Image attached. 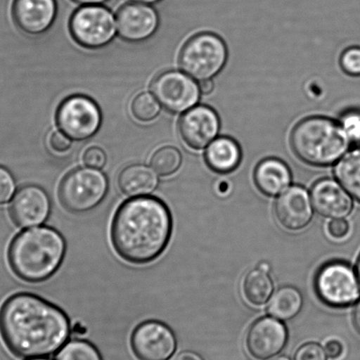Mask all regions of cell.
<instances>
[{"instance_id": "cell-42", "label": "cell", "mask_w": 360, "mask_h": 360, "mask_svg": "<svg viewBox=\"0 0 360 360\" xmlns=\"http://www.w3.org/2000/svg\"><path fill=\"white\" fill-rule=\"evenodd\" d=\"M356 272H358V277L360 282V257L359 258L358 264H356Z\"/></svg>"}, {"instance_id": "cell-24", "label": "cell", "mask_w": 360, "mask_h": 360, "mask_svg": "<svg viewBox=\"0 0 360 360\" xmlns=\"http://www.w3.org/2000/svg\"><path fill=\"white\" fill-rule=\"evenodd\" d=\"M274 291V283L267 272L253 270L246 276L243 283V292L249 302L255 306L266 303Z\"/></svg>"}, {"instance_id": "cell-44", "label": "cell", "mask_w": 360, "mask_h": 360, "mask_svg": "<svg viewBox=\"0 0 360 360\" xmlns=\"http://www.w3.org/2000/svg\"><path fill=\"white\" fill-rule=\"evenodd\" d=\"M34 360H46V359H34Z\"/></svg>"}, {"instance_id": "cell-31", "label": "cell", "mask_w": 360, "mask_h": 360, "mask_svg": "<svg viewBox=\"0 0 360 360\" xmlns=\"http://www.w3.org/2000/svg\"><path fill=\"white\" fill-rule=\"evenodd\" d=\"M295 360H327V354L321 345L309 342L297 349Z\"/></svg>"}, {"instance_id": "cell-39", "label": "cell", "mask_w": 360, "mask_h": 360, "mask_svg": "<svg viewBox=\"0 0 360 360\" xmlns=\"http://www.w3.org/2000/svg\"><path fill=\"white\" fill-rule=\"evenodd\" d=\"M353 321H354L356 330L360 333V302L356 305L354 314H353Z\"/></svg>"}, {"instance_id": "cell-37", "label": "cell", "mask_w": 360, "mask_h": 360, "mask_svg": "<svg viewBox=\"0 0 360 360\" xmlns=\"http://www.w3.org/2000/svg\"><path fill=\"white\" fill-rule=\"evenodd\" d=\"M72 1L79 5L94 6L103 4V3L108 1V0H72Z\"/></svg>"}, {"instance_id": "cell-1", "label": "cell", "mask_w": 360, "mask_h": 360, "mask_svg": "<svg viewBox=\"0 0 360 360\" xmlns=\"http://www.w3.org/2000/svg\"><path fill=\"white\" fill-rule=\"evenodd\" d=\"M71 331L65 311L33 293H16L0 309V333L11 352L22 358L54 354Z\"/></svg>"}, {"instance_id": "cell-18", "label": "cell", "mask_w": 360, "mask_h": 360, "mask_svg": "<svg viewBox=\"0 0 360 360\" xmlns=\"http://www.w3.org/2000/svg\"><path fill=\"white\" fill-rule=\"evenodd\" d=\"M311 198L316 211L326 218L341 219L352 212L351 198L334 180L318 181L311 191Z\"/></svg>"}, {"instance_id": "cell-22", "label": "cell", "mask_w": 360, "mask_h": 360, "mask_svg": "<svg viewBox=\"0 0 360 360\" xmlns=\"http://www.w3.org/2000/svg\"><path fill=\"white\" fill-rule=\"evenodd\" d=\"M339 183L360 202V148L346 153L335 167Z\"/></svg>"}, {"instance_id": "cell-6", "label": "cell", "mask_w": 360, "mask_h": 360, "mask_svg": "<svg viewBox=\"0 0 360 360\" xmlns=\"http://www.w3.org/2000/svg\"><path fill=\"white\" fill-rule=\"evenodd\" d=\"M227 50L221 38L211 33L197 34L181 49V68L191 78L204 82L218 75L225 66Z\"/></svg>"}, {"instance_id": "cell-40", "label": "cell", "mask_w": 360, "mask_h": 360, "mask_svg": "<svg viewBox=\"0 0 360 360\" xmlns=\"http://www.w3.org/2000/svg\"><path fill=\"white\" fill-rule=\"evenodd\" d=\"M131 3H141V4H155V3H158L160 0H129Z\"/></svg>"}, {"instance_id": "cell-30", "label": "cell", "mask_w": 360, "mask_h": 360, "mask_svg": "<svg viewBox=\"0 0 360 360\" xmlns=\"http://www.w3.org/2000/svg\"><path fill=\"white\" fill-rule=\"evenodd\" d=\"M341 68L351 76L360 75V48L347 49L341 56Z\"/></svg>"}, {"instance_id": "cell-25", "label": "cell", "mask_w": 360, "mask_h": 360, "mask_svg": "<svg viewBox=\"0 0 360 360\" xmlns=\"http://www.w3.org/2000/svg\"><path fill=\"white\" fill-rule=\"evenodd\" d=\"M181 164V153L173 146H164L157 150L151 158L153 169L160 176H169L176 173Z\"/></svg>"}, {"instance_id": "cell-33", "label": "cell", "mask_w": 360, "mask_h": 360, "mask_svg": "<svg viewBox=\"0 0 360 360\" xmlns=\"http://www.w3.org/2000/svg\"><path fill=\"white\" fill-rule=\"evenodd\" d=\"M72 139L60 131H56L50 138V146L53 151L57 153H65L72 148Z\"/></svg>"}, {"instance_id": "cell-34", "label": "cell", "mask_w": 360, "mask_h": 360, "mask_svg": "<svg viewBox=\"0 0 360 360\" xmlns=\"http://www.w3.org/2000/svg\"><path fill=\"white\" fill-rule=\"evenodd\" d=\"M328 232L334 239H342V238H345L348 234V223L346 220L341 219L331 220L328 225Z\"/></svg>"}, {"instance_id": "cell-17", "label": "cell", "mask_w": 360, "mask_h": 360, "mask_svg": "<svg viewBox=\"0 0 360 360\" xmlns=\"http://www.w3.org/2000/svg\"><path fill=\"white\" fill-rule=\"evenodd\" d=\"M275 215L279 224L288 230L298 231L309 225L313 210L305 188L293 186L283 192L276 202Z\"/></svg>"}, {"instance_id": "cell-19", "label": "cell", "mask_w": 360, "mask_h": 360, "mask_svg": "<svg viewBox=\"0 0 360 360\" xmlns=\"http://www.w3.org/2000/svg\"><path fill=\"white\" fill-rule=\"evenodd\" d=\"M291 181V171L281 160H264L258 164L255 171V181L257 188L264 194L271 197L286 190Z\"/></svg>"}, {"instance_id": "cell-12", "label": "cell", "mask_w": 360, "mask_h": 360, "mask_svg": "<svg viewBox=\"0 0 360 360\" xmlns=\"http://www.w3.org/2000/svg\"><path fill=\"white\" fill-rule=\"evenodd\" d=\"M51 202L47 192L37 185L20 188L10 206V216L20 229L37 226L50 216Z\"/></svg>"}, {"instance_id": "cell-10", "label": "cell", "mask_w": 360, "mask_h": 360, "mask_svg": "<svg viewBox=\"0 0 360 360\" xmlns=\"http://www.w3.org/2000/svg\"><path fill=\"white\" fill-rule=\"evenodd\" d=\"M153 96L170 113L190 110L198 103L200 87L193 78L178 71H167L157 76L151 85Z\"/></svg>"}, {"instance_id": "cell-38", "label": "cell", "mask_w": 360, "mask_h": 360, "mask_svg": "<svg viewBox=\"0 0 360 360\" xmlns=\"http://www.w3.org/2000/svg\"><path fill=\"white\" fill-rule=\"evenodd\" d=\"M200 91L204 94L211 93L213 89V83L211 79L204 80V82H201Z\"/></svg>"}, {"instance_id": "cell-11", "label": "cell", "mask_w": 360, "mask_h": 360, "mask_svg": "<svg viewBox=\"0 0 360 360\" xmlns=\"http://www.w3.org/2000/svg\"><path fill=\"white\" fill-rule=\"evenodd\" d=\"M131 348L139 360H169L176 349V338L162 321L150 320L139 324L131 335Z\"/></svg>"}, {"instance_id": "cell-3", "label": "cell", "mask_w": 360, "mask_h": 360, "mask_svg": "<svg viewBox=\"0 0 360 360\" xmlns=\"http://www.w3.org/2000/svg\"><path fill=\"white\" fill-rule=\"evenodd\" d=\"M65 254L62 234L52 227L40 226L17 234L9 247L8 261L17 277L37 284L56 274Z\"/></svg>"}, {"instance_id": "cell-8", "label": "cell", "mask_w": 360, "mask_h": 360, "mask_svg": "<svg viewBox=\"0 0 360 360\" xmlns=\"http://www.w3.org/2000/svg\"><path fill=\"white\" fill-rule=\"evenodd\" d=\"M70 31L77 43L86 49L106 46L115 36V22L110 9L99 5L77 9L70 20Z\"/></svg>"}, {"instance_id": "cell-32", "label": "cell", "mask_w": 360, "mask_h": 360, "mask_svg": "<svg viewBox=\"0 0 360 360\" xmlns=\"http://www.w3.org/2000/svg\"><path fill=\"white\" fill-rule=\"evenodd\" d=\"M83 162L91 169H103L107 162L106 153L98 146H91L84 153Z\"/></svg>"}, {"instance_id": "cell-4", "label": "cell", "mask_w": 360, "mask_h": 360, "mask_svg": "<svg viewBox=\"0 0 360 360\" xmlns=\"http://www.w3.org/2000/svg\"><path fill=\"white\" fill-rule=\"evenodd\" d=\"M293 151L302 162L327 167L345 155L349 141L340 124L326 117L304 119L292 134Z\"/></svg>"}, {"instance_id": "cell-14", "label": "cell", "mask_w": 360, "mask_h": 360, "mask_svg": "<svg viewBox=\"0 0 360 360\" xmlns=\"http://www.w3.org/2000/svg\"><path fill=\"white\" fill-rule=\"evenodd\" d=\"M286 342L288 330L285 325L270 317L257 321L247 335L248 351L258 360H267L278 355Z\"/></svg>"}, {"instance_id": "cell-29", "label": "cell", "mask_w": 360, "mask_h": 360, "mask_svg": "<svg viewBox=\"0 0 360 360\" xmlns=\"http://www.w3.org/2000/svg\"><path fill=\"white\" fill-rule=\"evenodd\" d=\"M15 190V177L8 169L0 166V205L8 204Z\"/></svg>"}, {"instance_id": "cell-20", "label": "cell", "mask_w": 360, "mask_h": 360, "mask_svg": "<svg viewBox=\"0 0 360 360\" xmlns=\"http://www.w3.org/2000/svg\"><path fill=\"white\" fill-rule=\"evenodd\" d=\"M158 183L155 170L142 164L125 167L118 176V186L128 197H141L152 193Z\"/></svg>"}, {"instance_id": "cell-16", "label": "cell", "mask_w": 360, "mask_h": 360, "mask_svg": "<svg viewBox=\"0 0 360 360\" xmlns=\"http://www.w3.org/2000/svg\"><path fill=\"white\" fill-rule=\"evenodd\" d=\"M57 12V0H13V20L22 32L30 36L46 32Z\"/></svg>"}, {"instance_id": "cell-28", "label": "cell", "mask_w": 360, "mask_h": 360, "mask_svg": "<svg viewBox=\"0 0 360 360\" xmlns=\"http://www.w3.org/2000/svg\"><path fill=\"white\" fill-rule=\"evenodd\" d=\"M340 125L349 143L360 148V111L346 112L341 118Z\"/></svg>"}, {"instance_id": "cell-5", "label": "cell", "mask_w": 360, "mask_h": 360, "mask_svg": "<svg viewBox=\"0 0 360 360\" xmlns=\"http://www.w3.org/2000/svg\"><path fill=\"white\" fill-rule=\"evenodd\" d=\"M108 180L99 169L85 167L70 172L58 188V198L66 211L82 214L93 211L104 200Z\"/></svg>"}, {"instance_id": "cell-35", "label": "cell", "mask_w": 360, "mask_h": 360, "mask_svg": "<svg viewBox=\"0 0 360 360\" xmlns=\"http://www.w3.org/2000/svg\"><path fill=\"white\" fill-rule=\"evenodd\" d=\"M325 352H326L328 358L332 359H337L340 358L342 354V351H344V348H342V345L340 342L338 340H330L326 342L325 345Z\"/></svg>"}, {"instance_id": "cell-41", "label": "cell", "mask_w": 360, "mask_h": 360, "mask_svg": "<svg viewBox=\"0 0 360 360\" xmlns=\"http://www.w3.org/2000/svg\"><path fill=\"white\" fill-rule=\"evenodd\" d=\"M269 268H270V267H269L268 264H265V263L261 264L260 266H259L260 270L265 271V272H268L269 270H270V269H269Z\"/></svg>"}, {"instance_id": "cell-21", "label": "cell", "mask_w": 360, "mask_h": 360, "mask_svg": "<svg viewBox=\"0 0 360 360\" xmlns=\"http://www.w3.org/2000/svg\"><path fill=\"white\" fill-rule=\"evenodd\" d=\"M242 159L240 146L233 139L221 137L212 141L205 153L208 166L216 172L229 173L236 169Z\"/></svg>"}, {"instance_id": "cell-13", "label": "cell", "mask_w": 360, "mask_h": 360, "mask_svg": "<svg viewBox=\"0 0 360 360\" xmlns=\"http://www.w3.org/2000/svg\"><path fill=\"white\" fill-rule=\"evenodd\" d=\"M117 26L122 39L141 43L152 37L158 29V13L148 5L131 3L119 9Z\"/></svg>"}, {"instance_id": "cell-9", "label": "cell", "mask_w": 360, "mask_h": 360, "mask_svg": "<svg viewBox=\"0 0 360 360\" xmlns=\"http://www.w3.org/2000/svg\"><path fill=\"white\" fill-rule=\"evenodd\" d=\"M314 286L321 302L333 307L351 306L360 296L354 271L342 262L323 265L317 272Z\"/></svg>"}, {"instance_id": "cell-26", "label": "cell", "mask_w": 360, "mask_h": 360, "mask_svg": "<svg viewBox=\"0 0 360 360\" xmlns=\"http://www.w3.org/2000/svg\"><path fill=\"white\" fill-rule=\"evenodd\" d=\"M160 104L153 94L148 92L139 94L132 100L131 105V114L136 120L148 123L158 117L160 113Z\"/></svg>"}, {"instance_id": "cell-36", "label": "cell", "mask_w": 360, "mask_h": 360, "mask_svg": "<svg viewBox=\"0 0 360 360\" xmlns=\"http://www.w3.org/2000/svg\"><path fill=\"white\" fill-rule=\"evenodd\" d=\"M173 360H205L198 353L194 352H183L179 353Z\"/></svg>"}, {"instance_id": "cell-15", "label": "cell", "mask_w": 360, "mask_h": 360, "mask_svg": "<svg viewBox=\"0 0 360 360\" xmlns=\"http://www.w3.org/2000/svg\"><path fill=\"white\" fill-rule=\"evenodd\" d=\"M179 131L185 144L190 148H205L219 134L218 115L209 107L192 108L181 117Z\"/></svg>"}, {"instance_id": "cell-43", "label": "cell", "mask_w": 360, "mask_h": 360, "mask_svg": "<svg viewBox=\"0 0 360 360\" xmlns=\"http://www.w3.org/2000/svg\"><path fill=\"white\" fill-rule=\"evenodd\" d=\"M272 360H290L288 358H286V356H278V358L274 359Z\"/></svg>"}, {"instance_id": "cell-7", "label": "cell", "mask_w": 360, "mask_h": 360, "mask_svg": "<svg viewBox=\"0 0 360 360\" xmlns=\"http://www.w3.org/2000/svg\"><path fill=\"white\" fill-rule=\"evenodd\" d=\"M56 120L59 130L72 141H84L100 130L103 115L96 101L82 94H75L62 101Z\"/></svg>"}, {"instance_id": "cell-23", "label": "cell", "mask_w": 360, "mask_h": 360, "mask_svg": "<svg viewBox=\"0 0 360 360\" xmlns=\"http://www.w3.org/2000/svg\"><path fill=\"white\" fill-rule=\"evenodd\" d=\"M302 307V296L292 286L278 290L272 297L268 312L281 320H289L298 314Z\"/></svg>"}, {"instance_id": "cell-27", "label": "cell", "mask_w": 360, "mask_h": 360, "mask_svg": "<svg viewBox=\"0 0 360 360\" xmlns=\"http://www.w3.org/2000/svg\"><path fill=\"white\" fill-rule=\"evenodd\" d=\"M56 360H103L100 352L89 342L75 340L68 342L58 353Z\"/></svg>"}, {"instance_id": "cell-2", "label": "cell", "mask_w": 360, "mask_h": 360, "mask_svg": "<svg viewBox=\"0 0 360 360\" xmlns=\"http://www.w3.org/2000/svg\"><path fill=\"white\" fill-rule=\"evenodd\" d=\"M173 233L170 210L162 199L141 195L119 206L112 219L111 243L129 264L145 265L162 256Z\"/></svg>"}]
</instances>
